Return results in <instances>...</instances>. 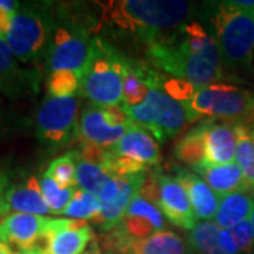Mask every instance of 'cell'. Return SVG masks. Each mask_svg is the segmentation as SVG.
I'll return each mask as SVG.
<instances>
[{
    "mask_svg": "<svg viewBox=\"0 0 254 254\" xmlns=\"http://www.w3.org/2000/svg\"><path fill=\"white\" fill-rule=\"evenodd\" d=\"M103 247L113 254H185L182 239L171 230L164 229L144 240H131L118 226L103 237Z\"/></svg>",
    "mask_w": 254,
    "mask_h": 254,
    "instance_id": "obj_11",
    "label": "cell"
},
{
    "mask_svg": "<svg viewBox=\"0 0 254 254\" xmlns=\"http://www.w3.org/2000/svg\"><path fill=\"white\" fill-rule=\"evenodd\" d=\"M40 184L50 212L55 215H64V210L69 205L76 188H61L53 178H50L46 174L43 175V180Z\"/></svg>",
    "mask_w": 254,
    "mask_h": 254,
    "instance_id": "obj_31",
    "label": "cell"
},
{
    "mask_svg": "<svg viewBox=\"0 0 254 254\" xmlns=\"http://www.w3.org/2000/svg\"><path fill=\"white\" fill-rule=\"evenodd\" d=\"M252 118H253V120H254V113H253V115H252Z\"/></svg>",
    "mask_w": 254,
    "mask_h": 254,
    "instance_id": "obj_44",
    "label": "cell"
},
{
    "mask_svg": "<svg viewBox=\"0 0 254 254\" xmlns=\"http://www.w3.org/2000/svg\"><path fill=\"white\" fill-rule=\"evenodd\" d=\"M76 151L55 158L48 165L44 174L53 178L61 188H76Z\"/></svg>",
    "mask_w": 254,
    "mask_h": 254,
    "instance_id": "obj_30",
    "label": "cell"
},
{
    "mask_svg": "<svg viewBox=\"0 0 254 254\" xmlns=\"http://www.w3.org/2000/svg\"><path fill=\"white\" fill-rule=\"evenodd\" d=\"M0 254H20V253H18L16 249H13L10 245L4 243L3 240H0Z\"/></svg>",
    "mask_w": 254,
    "mask_h": 254,
    "instance_id": "obj_41",
    "label": "cell"
},
{
    "mask_svg": "<svg viewBox=\"0 0 254 254\" xmlns=\"http://www.w3.org/2000/svg\"><path fill=\"white\" fill-rule=\"evenodd\" d=\"M240 254H254V229L250 219L229 229Z\"/></svg>",
    "mask_w": 254,
    "mask_h": 254,
    "instance_id": "obj_34",
    "label": "cell"
},
{
    "mask_svg": "<svg viewBox=\"0 0 254 254\" xmlns=\"http://www.w3.org/2000/svg\"><path fill=\"white\" fill-rule=\"evenodd\" d=\"M220 227L210 220L199 222L188 235V247L192 254H226L220 247Z\"/></svg>",
    "mask_w": 254,
    "mask_h": 254,
    "instance_id": "obj_27",
    "label": "cell"
},
{
    "mask_svg": "<svg viewBox=\"0 0 254 254\" xmlns=\"http://www.w3.org/2000/svg\"><path fill=\"white\" fill-rule=\"evenodd\" d=\"M92 237L85 220L50 218L44 232L20 254H83Z\"/></svg>",
    "mask_w": 254,
    "mask_h": 254,
    "instance_id": "obj_9",
    "label": "cell"
},
{
    "mask_svg": "<svg viewBox=\"0 0 254 254\" xmlns=\"http://www.w3.org/2000/svg\"><path fill=\"white\" fill-rule=\"evenodd\" d=\"M126 58L102 38H92L91 55L81 78V92L95 105L110 108L123 102Z\"/></svg>",
    "mask_w": 254,
    "mask_h": 254,
    "instance_id": "obj_3",
    "label": "cell"
},
{
    "mask_svg": "<svg viewBox=\"0 0 254 254\" xmlns=\"http://www.w3.org/2000/svg\"><path fill=\"white\" fill-rule=\"evenodd\" d=\"M213 26L223 64L232 69L250 68L254 53V11L242 9L233 1L220 3L213 16Z\"/></svg>",
    "mask_w": 254,
    "mask_h": 254,
    "instance_id": "obj_4",
    "label": "cell"
},
{
    "mask_svg": "<svg viewBox=\"0 0 254 254\" xmlns=\"http://www.w3.org/2000/svg\"><path fill=\"white\" fill-rule=\"evenodd\" d=\"M254 208L253 192H235L220 199L215 223L220 229H232L249 220Z\"/></svg>",
    "mask_w": 254,
    "mask_h": 254,
    "instance_id": "obj_24",
    "label": "cell"
},
{
    "mask_svg": "<svg viewBox=\"0 0 254 254\" xmlns=\"http://www.w3.org/2000/svg\"><path fill=\"white\" fill-rule=\"evenodd\" d=\"M106 6V20L123 31L151 43L161 31L178 28L192 11V3L181 0H122Z\"/></svg>",
    "mask_w": 254,
    "mask_h": 254,
    "instance_id": "obj_2",
    "label": "cell"
},
{
    "mask_svg": "<svg viewBox=\"0 0 254 254\" xmlns=\"http://www.w3.org/2000/svg\"><path fill=\"white\" fill-rule=\"evenodd\" d=\"M138 196L148 200L160 209V182L155 173H145L143 184L138 190Z\"/></svg>",
    "mask_w": 254,
    "mask_h": 254,
    "instance_id": "obj_36",
    "label": "cell"
},
{
    "mask_svg": "<svg viewBox=\"0 0 254 254\" xmlns=\"http://www.w3.org/2000/svg\"><path fill=\"white\" fill-rule=\"evenodd\" d=\"M148 54L155 65L196 89L213 85L223 78V60L215 37L199 23H187L170 36L148 43Z\"/></svg>",
    "mask_w": 254,
    "mask_h": 254,
    "instance_id": "obj_1",
    "label": "cell"
},
{
    "mask_svg": "<svg viewBox=\"0 0 254 254\" xmlns=\"http://www.w3.org/2000/svg\"><path fill=\"white\" fill-rule=\"evenodd\" d=\"M219 240H220V247H222V250L226 254H240L239 253V249H237L236 243H235V240H233V236H232V233H230L229 229H222V230H220Z\"/></svg>",
    "mask_w": 254,
    "mask_h": 254,
    "instance_id": "obj_38",
    "label": "cell"
},
{
    "mask_svg": "<svg viewBox=\"0 0 254 254\" xmlns=\"http://www.w3.org/2000/svg\"><path fill=\"white\" fill-rule=\"evenodd\" d=\"M48 219L47 216L30 213H10L0 223V240L21 253L44 232Z\"/></svg>",
    "mask_w": 254,
    "mask_h": 254,
    "instance_id": "obj_15",
    "label": "cell"
},
{
    "mask_svg": "<svg viewBox=\"0 0 254 254\" xmlns=\"http://www.w3.org/2000/svg\"><path fill=\"white\" fill-rule=\"evenodd\" d=\"M155 174L160 182V210L173 225L190 232L196 226V218L187 190L175 178Z\"/></svg>",
    "mask_w": 254,
    "mask_h": 254,
    "instance_id": "obj_12",
    "label": "cell"
},
{
    "mask_svg": "<svg viewBox=\"0 0 254 254\" xmlns=\"http://www.w3.org/2000/svg\"><path fill=\"white\" fill-rule=\"evenodd\" d=\"M76 185L82 190L95 195L102 205L113 202L120 190L118 177L110 175L99 165L81 160H78L76 164Z\"/></svg>",
    "mask_w": 254,
    "mask_h": 254,
    "instance_id": "obj_19",
    "label": "cell"
},
{
    "mask_svg": "<svg viewBox=\"0 0 254 254\" xmlns=\"http://www.w3.org/2000/svg\"><path fill=\"white\" fill-rule=\"evenodd\" d=\"M79 99L76 96L54 98L47 95L37 112V137L43 144L58 148L78 134Z\"/></svg>",
    "mask_w": 254,
    "mask_h": 254,
    "instance_id": "obj_8",
    "label": "cell"
},
{
    "mask_svg": "<svg viewBox=\"0 0 254 254\" xmlns=\"http://www.w3.org/2000/svg\"><path fill=\"white\" fill-rule=\"evenodd\" d=\"M118 227L131 240H144L164 230L165 220L160 209L136 195Z\"/></svg>",
    "mask_w": 254,
    "mask_h": 254,
    "instance_id": "obj_13",
    "label": "cell"
},
{
    "mask_svg": "<svg viewBox=\"0 0 254 254\" xmlns=\"http://www.w3.org/2000/svg\"><path fill=\"white\" fill-rule=\"evenodd\" d=\"M6 200L10 209L18 213H30L46 216L50 213V208L47 205L41 184L36 177H28L23 182L9 187L6 190Z\"/></svg>",
    "mask_w": 254,
    "mask_h": 254,
    "instance_id": "obj_22",
    "label": "cell"
},
{
    "mask_svg": "<svg viewBox=\"0 0 254 254\" xmlns=\"http://www.w3.org/2000/svg\"><path fill=\"white\" fill-rule=\"evenodd\" d=\"M175 155L193 171L200 174L206 167V122L192 128L175 145Z\"/></svg>",
    "mask_w": 254,
    "mask_h": 254,
    "instance_id": "obj_25",
    "label": "cell"
},
{
    "mask_svg": "<svg viewBox=\"0 0 254 254\" xmlns=\"http://www.w3.org/2000/svg\"><path fill=\"white\" fill-rule=\"evenodd\" d=\"M123 109L134 125L145 128L160 143L178 134L188 122L181 103L167 95L163 88H153L141 105Z\"/></svg>",
    "mask_w": 254,
    "mask_h": 254,
    "instance_id": "obj_7",
    "label": "cell"
},
{
    "mask_svg": "<svg viewBox=\"0 0 254 254\" xmlns=\"http://www.w3.org/2000/svg\"><path fill=\"white\" fill-rule=\"evenodd\" d=\"M128 127H115L109 125L103 106L92 103L82 110L76 137L82 141H89L110 148L123 138Z\"/></svg>",
    "mask_w": 254,
    "mask_h": 254,
    "instance_id": "obj_14",
    "label": "cell"
},
{
    "mask_svg": "<svg viewBox=\"0 0 254 254\" xmlns=\"http://www.w3.org/2000/svg\"><path fill=\"white\" fill-rule=\"evenodd\" d=\"M96 254H103V253H99V250H98V253H96Z\"/></svg>",
    "mask_w": 254,
    "mask_h": 254,
    "instance_id": "obj_45",
    "label": "cell"
},
{
    "mask_svg": "<svg viewBox=\"0 0 254 254\" xmlns=\"http://www.w3.org/2000/svg\"><path fill=\"white\" fill-rule=\"evenodd\" d=\"M236 164L240 167L249 192H254V127L236 123Z\"/></svg>",
    "mask_w": 254,
    "mask_h": 254,
    "instance_id": "obj_26",
    "label": "cell"
},
{
    "mask_svg": "<svg viewBox=\"0 0 254 254\" xmlns=\"http://www.w3.org/2000/svg\"><path fill=\"white\" fill-rule=\"evenodd\" d=\"M200 175L219 198L235 192H249L243 173L236 163L206 167Z\"/></svg>",
    "mask_w": 254,
    "mask_h": 254,
    "instance_id": "obj_23",
    "label": "cell"
},
{
    "mask_svg": "<svg viewBox=\"0 0 254 254\" xmlns=\"http://www.w3.org/2000/svg\"><path fill=\"white\" fill-rule=\"evenodd\" d=\"M144 175L145 173H140L127 177H118L120 187L118 198L110 203L102 205L99 215L92 219V222L98 225L102 232H109L122 222L130 202L136 195H138V190L143 184Z\"/></svg>",
    "mask_w": 254,
    "mask_h": 254,
    "instance_id": "obj_18",
    "label": "cell"
},
{
    "mask_svg": "<svg viewBox=\"0 0 254 254\" xmlns=\"http://www.w3.org/2000/svg\"><path fill=\"white\" fill-rule=\"evenodd\" d=\"M175 180L181 184L188 192L190 205L193 209L195 218L200 220H210L216 216L220 198L212 190L205 180L199 178L190 171H178Z\"/></svg>",
    "mask_w": 254,
    "mask_h": 254,
    "instance_id": "obj_21",
    "label": "cell"
},
{
    "mask_svg": "<svg viewBox=\"0 0 254 254\" xmlns=\"http://www.w3.org/2000/svg\"><path fill=\"white\" fill-rule=\"evenodd\" d=\"M109 151L115 157H126L148 167H155L161 161V155L154 137L145 128L131 123L127 133L118 144L110 147Z\"/></svg>",
    "mask_w": 254,
    "mask_h": 254,
    "instance_id": "obj_17",
    "label": "cell"
},
{
    "mask_svg": "<svg viewBox=\"0 0 254 254\" xmlns=\"http://www.w3.org/2000/svg\"><path fill=\"white\" fill-rule=\"evenodd\" d=\"M7 190H9V178L0 170V195H4Z\"/></svg>",
    "mask_w": 254,
    "mask_h": 254,
    "instance_id": "obj_40",
    "label": "cell"
},
{
    "mask_svg": "<svg viewBox=\"0 0 254 254\" xmlns=\"http://www.w3.org/2000/svg\"><path fill=\"white\" fill-rule=\"evenodd\" d=\"M102 203L89 192L76 188L69 205L64 210V215L73 220H92L99 215Z\"/></svg>",
    "mask_w": 254,
    "mask_h": 254,
    "instance_id": "obj_29",
    "label": "cell"
},
{
    "mask_svg": "<svg viewBox=\"0 0 254 254\" xmlns=\"http://www.w3.org/2000/svg\"><path fill=\"white\" fill-rule=\"evenodd\" d=\"M98 253V245L96 243H93V246H92V249L88 252V253H85V254H96Z\"/></svg>",
    "mask_w": 254,
    "mask_h": 254,
    "instance_id": "obj_42",
    "label": "cell"
},
{
    "mask_svg": "<svg viewBox=\"0 0 254 254\" xmlns=\"http://www.w3.org/2000/svg\"><path fill=\"white\" fill-rule=\"evenodd\" d=\"M18 7H20V3L18 1L0 0V38H4L6 37V33L9 30L11 17L17 11Z\"/></svg>",
    "mask_w": 254,
    "mask_h": 254,
    "instance_id": "obj_37",
    "label": "cell"
},
{
    "mask_svg": "<svg viewBox=\"0 0 254 254\" xmlns=\"http://www.w3.org/2000/svg\"><path fill=\"white\" fill-rule=\"evenodd\" d=\"M10 206L9 203H7V200H6V193L4 195H0V223H1V220L7 216V213H9Z\"/></svg>",
    "mask_w": 254,
    "mask_h": 254,
    "instance_id": "obj_39",
    "label": "cell"
},
{
    "mask_svg": "<svg viewBox=\"0 0 254 254\" xmlns=\"http://www.w3.org/2000/svg\"><path fill=\"white\" fill-rule=\"evenodd\" d=\"M55 30V18L47 6H20L11 17L4 40L18 61L34 63L48 57Z\"/></svg>",
    "mask_w": 254,
    "mask_h": 254,
    "instance_id": "obj_5",
    "label": "cell"
},
{
    "mask_svg": "<svg viewBox=\"0 0 254 254\" xmlns=\"http://www.w3.org/2000/svg\"><path fill=\"white\" fill-rule=\"evenodd\" d=\"M250 222H252V225H253V229H254V208H253V212H252V216H250Z\"/></svg>",
    "mask_w": 254,
    "mask_h": 254,
    "instance_id": "obj_43",
    "label": "cell"
},
{
    "mask_svg": "<svg viewBox=\"0 0 254 254\" xmlns=\"http://www.w3.org/2000/svg\"><path fill=\"white\" fill-rule=\"evenodd\" d=\"M163 78L144 63L125 61L123 68V108L141 105L153 88H163Z\"/></svg>",
    "mask_w": 254,
    "mask_h": 254,
    "instance_id": "obj_16",
    "label": "cell"
},
{
    "mask_svg": "<svg viewBox=\"0 0 254 254\" xmlns=\"http://www.w3.org/2000/svg\"><path fill=\"white\" fill-rule=\"evenodd\" d=\"M188 122L200 118H249L254 113V93L226 83H213L196 89L188 102L181 103Z\"/></svg>",
    "mask_w": 254,
    "mask_h": 254,
    "instance_id": "obj_6",
    "label": "cell"
},
{
    "mask_svg": "<svg viewBox=\"0 0 254 254\" xmlns=\"http://www.w3.org/2000/svg\"><path fill=\"white\" fill-rule=\"evenodd\" d=\"M91 47L92 38L85 28L68 24L57 26L48 53L51 72L72 71L82 78L91 55Z\"/></svg>",
    "mask_w": 254,
    "mask_h": 254,
    "instance_id": "obj_10",
    "label": "cell"
},
{
    "mask_svg": "<svg viewBox=\"0 0 254 254\" xmlns=\"http://www.w3.org/2000/svg\"><path fill=\"white\" fill-rule=\"evenodd\" d=\"M76 155H78V160H81V161L93 164V165H99L103 168L106 163L109 161L112 153L106 147H102V145L95 144V143H89V141H81Z\"/></svg>",
    "mask_w": 254,
    "mask_h": 254,
    "instance_id": "obj_33",
    "label": "cell"
},
{
    "mask_svg": "<svg viewBox=\"0 0 254 254\" xmlns=\"http://www.w3.org/2000/svg\"><path fill=\"white\" fill-rule=\"evenodd\" d=\"M13 51L4 38H0V88L14 92L26 83V73L16 61Z\"/></svg>",
    "mask_w": 254,
    "mask_h": 254,
    "instance_id": "obj_28",
    "label": "cell"
},
{
    "mask_svg": "<svg viewBox=\"0 0 254 254\" xmlns=\"http://www.w3.org/2000/svg\"><path fill=\"white\" fill-rule=\"evenodd\" d=\"M81 91V78L72 71H55L47 81V93L54 98L76 96Z\"/></svg>",
    "mask_w": 254,
    "mask_h": 254,
    "instance_id": "obj_32",
    "label": "cell"
},
{
    "mask_svg": "<svg viewBox=\"0 0 254 254\" xmlns=\"http://www.w3.org/2000/svg\"><path fill=\"white\" fill-rule=\"evenodd\" d=\"M237 137L235 126L206 122V163L225 165L236 161Z\"/></svg>",
    "mask_w": 254,
    "mask_h": 254,
    "instance_id": "obj_20",
    "label": "cell"
},
{
    "mask_svg": "<svg viewBox=\"0 0 254 254\" xmlns=\"http://www.w3.org/2000/svg\"><path fill=\"white\" fill-rule=\"evenodd\" d=\"M163 89L167 95H170L173 99H175L180 103L188 102L192 98V95L195 93L196 88L193 85H190V82L184 81V79H168L163 83Z\"/></svg>",
    "mask_w": 254,
    "mask_h": 254,
    "instance_id": "obj_35",
    "label": "cell"
}]
</instances>
